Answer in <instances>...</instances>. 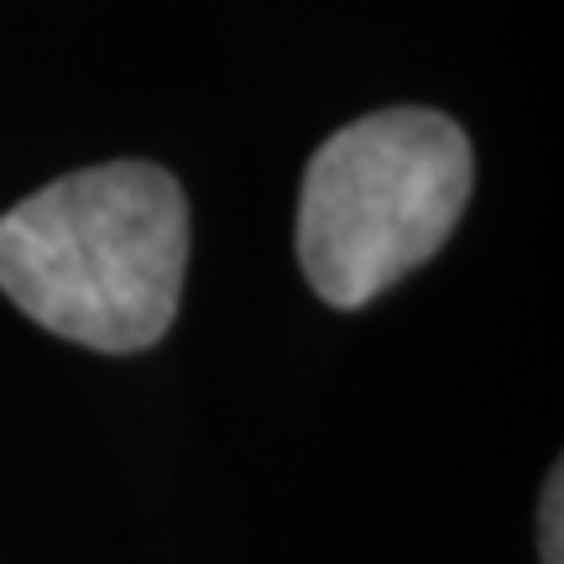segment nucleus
<instances>
[{
    "mask_svg": "<svg viewBox=\"0 0 564 564\" xmlns=\"http://www.w3.org/2000/svg\"><path fill=\"white\" fill-rule=\"evenodd\" d=\"M188 272V199L152 162H105L0 215V293L100 356L167 335Z\"/></svg>",
    "mask_w": 564,
    "mask_h": 564,
    "instance_id": "f257e3e1",
    "label": "nucleus"
},
{
    "mask_svg": "<svg viewBox=\"0 0 564 564\" xmlns=\"http://www.w3.org/2000/svg\"><path fill=\"white\" fill-rule=\"evenodd\" d=\"M470 141L449 116L398 105L361 116L308 158L299 262L329 308H361L423 267L470 199Z\"/></svg>",
    "mask_w": 564,
    "mask_h": 564,
    "instance_id": "f03ea898",
    "label": "nucleus"
},
{
    "mask_svg": "<svg viewBox=\"0 0 564 564\" xmlns=\"http://www.w3.org/2000/svg\"><path fill=\"white\" fill-rule=\"evenodd\" d=\"M560 507H564V476L560 470H549V486H544V507H539V554L544 564H564V549H560Z\"/></svg>",
    "mask_w": 564,
    "mask_h": 564,
    "instance_id": "7ed1b4c3",
    "label": "nucleus"
}]
</instances>
